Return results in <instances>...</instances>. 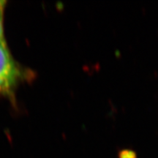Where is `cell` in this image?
<instances>
[{"label":"cell","mask_w":158,"mask_h":158,"mask_svg":"<svg viewBox=\"0 0 158 158\" xmlns=\"http://www.w3.org/2000/svg\"><path fill=\"white\" fill-rule=\"evenodd\" d=\"M35 77L34 71L20 64L13 56L7 40L0 41V98L15 106L18 88Z\"/></svg>","instance_id":"6da1fadb"},{"label":"cell","mask_w":158,"mask_h":158,"mask_svg":"<svg viewBox=\"0 0 158 158\" xmlns=\"http://www.w3.org/2000/svg\"><path fill=\"white\" fill-rule=\"evenodd\" d=\"M7 2L5 0H0V41L6 40L4 21H5V13L7 7Z\"/></svg>","instance_id":"7a4b0ae2"}]
</instances>
